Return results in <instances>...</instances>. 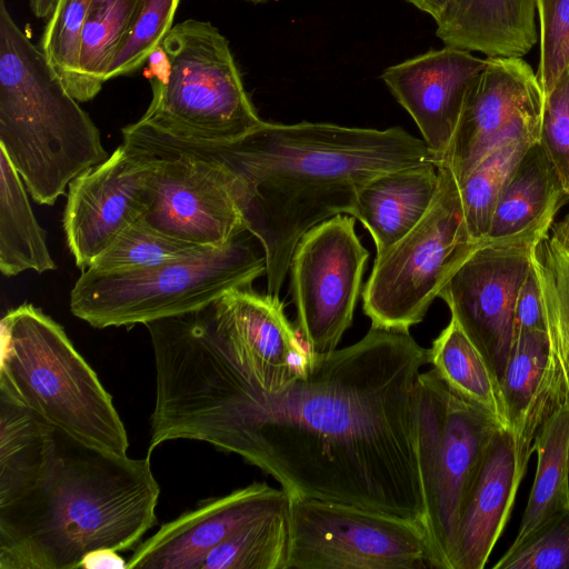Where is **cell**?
<instances>
[{"mask_svg": "<svg viewBox=\"0 0 569 569\" xmlns=\"http://www.w3.org/2000/svg\"><path fill=\"white\" fill-rule=\"evenodd\" d=\"M429 363L409 330L372 326L312 353L267 393L232 360L211 318L179 329L156 360L151 438L204 441L240 456L289 495L361 507L422 527L417 382Z\"/></svg>", "mask_w": 569, "mask_h": 569, "instance_id": "obj_1", "label": "cell"}, {"mask_svg": "<svg viewBox=\"0 0 569 569\" xmlns=\"http://www.w3.org/2000/svg\"><path fill=\"white\" fill-rule=\"evenodd\" d=\"M188 141L226 168L246 229L262 246L267 293L274 297L300 238L337 214L351 216L357 193L368 180L438 162L422 139L401 127L378 130L263 121L232 142Z\"/></svg>", "mask_w": 569, "mask_h": 569, "instance_id": "obj_2", "label": "cell"}, {"mask_svg": "<svg viewBox=\"0 0 569 569\" xmlns=\"http://www.w3.org/2000/svg\"><path fill=\"white\" fill-rule=\"evenodd\" d=\"M150 456L133 459L54 428L40 472L0 505V569H76L83 557L137 546L157 520Z\"/></svg>", "mask_w": 569, "mask_h": 569, "instance_id": "obj_3", "label": "cell"}, {"mask_svg": "<svg viewBox=\"0 0 569 569\" xmlns=\"http://www.w3.org/2000/svg\"><path fill=\"white\" fill-rule=\"evenodd\" d=\"M0 149L31 198L53 204L103 162L100 131L0 0Z\"/></svg>", "mask_w": 569, "mask_h": 569, "instance_id": "obj_4", "label": "cell"}, {"mask_svg": "<svg viewBox=\"0 0 569 569\" xmlns=\"http://www.w3.org/2000/svg\"><path fill=\"white\" fill-rule=\"evenodd\" d=\"M0 393L79 441L127 455L112 397L64 329L30 303L1 320Z\"/></svg>", "mask_w": 569, "mask_h": 569, "instance_id": "obj_5", "label": "cell"}, {"mask_svg": "<svg viewBox=\"0 0 569 569\" xmlns=\"http://www.w3.org/2000/svg\"><path fill=\"white\" fill-rule=\"evenodd\" d=\"M266 258L241 236L220 248L126 271L86 269L70 310L93 328L131 327L199 310L228 291L251 288Z\"/></svg>", "mask_w": 569, "mask_h": 569, "instance_id": "obj_6", "label": "cell"}, {"mask_svg": "<svg viewBox=\"0 0 569 569\" xmlns=\"http://www.w3.org/2000/svg\"><path fill=\"white\" fill-rule=\"evenodd\" d=\"M161 49L166 68L151 79V102L140 121L179 139L209 143L236 141L263 123L227 38L211 22H179Z\"/></svg>", "mask_w": 569, "mask_h": 569, "instance_id": "obj_7", "label": "cell"}, {"mask_svg": "<svg viewBox=\"0 0 569 569\" xmlns=\"http://www.w3.org/2000/svg\"><path fill=\"white\" fill-rule=\"evenodd\" d=\"M417 427L429 562L431 568L451 569L465 502L500 427L456 395L435 369L418 378Z\"/></svg>", "mask_w": 569, "mask_h": 569, "instance_id": "obj_8", "label": "cell"}, {"mask_svg": "<svg viewBox=\"0 0 569 569\" xmlns=\"http://www.w3.org/2000/svg\"><path fill=\"white\" fill-rule=\"evenodd\" d=\"M439 187L425 217L376 256L362 290L372 326L409 330L421 322L458 266L480 243L469 234L458 181L440 161Z\"/></svg>", "mask_w": 569, "mask_h": 569, "instance_id": "obj_9", "label": "cell"}, {"mask_svg": "<svg viewBox=\"0 0 569 569\" xmlns=\"http://www.w3.org/2000/svg\"><path fill=\"white\" fill-rule=\"evenodd\" d=\"M123 143L150 166V201L143 220L176 239L220 248L247 231L226 168L194 143L138 120Z\"/></svg>", "mask_w": 569, "mask_h": 569, "instance_id": "obj_10", "label": "cell"}, {"mask_svg": "<svg viewBox=\"0 0 569 569\" xmlns=\"http://www.w3.org/2000/svg\"><path fill=\"white\" fill-rule=\"evenodd\" d=\"M284 569L430 567L423 528L357 506L289 496Z\"/></svg>", "mask_w": 569, "mask_h": 569, "instance_id": "obj_11", "label": "cell"}, {"mask_svg": "<svg viewBox=\"0 0 569 569\" xmlns=\"http://www.w3.org/2000/svg\"><path fill=\"white\" fill-rule=\"evenodd\" d=\"M356 218L337 214L308 230L290 262L296 328L317 356L335 351L352 323L369 258L356 230Z\"/></svg>", "mask_w": 569, "mask_h": 569, "instance_id": "obj_12", "label": "cell"}, {"mask_svg": "<svg viewBox=\"0 0 569 569\" xmlns=\"http://www.w3.org/2000/svg\"><path fill=\"white\" fill-rule=\"evenodd\" d=\"M540 239L482 241L452 272L438 297L498 381L511 351L519 289Z\"/></svg>", "mask_w": 569, "mask_h": 569, "instance_id": "obj_13", "label": "cell"}, {"mask_svg": "<svg viewBox=\"0 0 569 569\" xmlns=\"http://www.w3.org/2000/svg\"><path fill=\"white\" fill-rule=\"evenodd\" d=\"M150 201V166L133 148L120 144L103 162L74 178L63 218L76 266L88 269L133 222Z\"/></svg>", "mask_w": 569, "mask_h": 569, "instance_id": "obj_14", "label": "cell"}, {"mask_svg": "<svg viewBox=\"0 0 569 569\" xmlns=\"http://www.w3.org/2000/svg\"><path fill=\"white\" fill-rule=\"evenodd\" d=\"M213 308L232 360L262 391L276 392L305 375L312 353L288 320L279 297L234 289L217 299Z\"/></svg>", "mask_w": 569, "mask_h": 569, "instance_id": "obj_15", "label": "cell"}, {"mask_svg": "<svg viewBox=\"0 0 569 569\" xmlns=\"http://www.w3.org/2000/svg\"><path fill=\"white\" fill-rule=\"evenodd\" d=\"M541 106L537 74L522 58L487 57L440 161L462 180L500 139L539 121Z\"/></svg>", "mask_w": 569, "mask_h": 569, "instance_id": "obj_16", "label": "cell"}, {"mask_svg": "<svg viewBox=\"0 0 569 569\" xmlns=\"http://www.w3.org/2000/svg\"><path fill=\"white\" fill-rule=\"evenodd\" d=\"M288 507L289 495L266 482L203 500L138 543L127 569H200L206 556L243 526Z\"/></svg>", "mask_w": 569, "mask_h": 569, "instance_id": "obj_17", "label": "cell"}, {"mask_svg": "<svg viewBox=\"0 0 569 569\" xmlns=\"http://www.w3.org/2000/svg\"><path fill=\"white\" fill-rule=\"evenodd\" d=\"M485 64L486 59L470 51L446 46L390 66L381 74L438 161L449 148L466 99Z\"/></svg>", "mask_w": 569, "mask_h": 569, "instance_id": "obj_18", "label": "cell"}, {"mask_svg": "<svg viewBox=\"0 0 569 569\" xmlns=\"http://www.w3.org/2000/svg\"><path fill=\"white\" fill-rule=\"evenodd\" d=\"M523 477L511 430L497 428L460 516L451 569L485 568L509 520Z\"/></svg>", "mask_w": 569, "mask_h": 569, "instance_id": "obj_19", "label": "cell"}, {"mask_svg": "<svg viewBox=\"0 0 569 569\" xmlns=\"http://www.w3.org/2000/svg\"><path fill=\"white\" fill-rule=\"evenodd\" d=\"M535 17L536 0H449L436 34L449 47L522 58L538 41Z\"/></svg>", "mask_w": 569, "mask_h": 569, "instance_id": "obj_20", "label": "cell"}, {"mask_svg": "<svg viewBox=\"0 0 569 569\" xmlns=\"http://www.w3.org/2000/svg\"><path fill=\"white\" fill-rule=\"evenodd\" d=\"M438 187V162L428 161L377 174L359 189L351 216L370 232L376 256L425 217Z\"/></svg>", "mask_w": 569, "mask_h": 569, "instance_id": "obj_21", "label": "cell"}, {"mask_svg": "<svg viewBox=\"0 0 569 569\" xmlns=\"http://www.w3.org/2000/svg\"><path fill=\"white\" fill-rule=\"evenodd\" d=\"M568 198L542 148L532 143L497 200L485 241L545 238Z\"/></svg>", "mask_w": 569, "mask_h": 569, "instance_id": "obj_22", "label": "cell"}, {"mask_svg": "<svg viewBox=\"0 0 569 569\" xmlns=\"http://www.w3.org/2000/svg\"><path fill=\"white\" fill-rule=\"evenodd\" d=\"M549 358L547 331H525L513 338L499 387L525 476L537 429L546 416L542 389Z\"/></svg>", "mask_w": 569, "mask_h": 569, "instance_id": "obj_23", "label": "cell"}, {"mask_svg": "<svg viewBox=\"0 0 569 569\" xmlns=\"http://www.w3.org/2000/svg\"><path fill=\"white\" fill-rule=\"evenodd\" d=\"M532 261L540 281L549 339L542 389L547 415L558 405H569V254L548 234L537 242Z\"/></svg>", "mask_w": 569, "mask_h": 569, "instance_id": "obj_24", "label": "cell"}, {"mask_svg": "<svg viewBox=\"0 0 569 569\" xmlns=\"http://www.w3.org/2000/svg\"><path fill=\"white\" fill-rule=\"evenodd\" d=\"M537 469L513 542H519L548 518L569 507V405L552 408L535 435Z\"/></svg>", "mask_w": 569, "mask_h": 569, "instance_id": "obj_25", "label": "cell"}, {"mask_svg": "<svg viewBox=\"0 0 569 569\" xmlns=\"http://www.w3.org/2000/svg\"><path fill=\"white\" fill-rule=\"evenodd\" d=\"M24 187L0 149V271L4 277L27 270L43 273L57 268Z\"/></svg>", "mask_w": 569, "mask_h": 569, "instance_id": "obj_26", "label": "cell"}, {"mask_svg": "<svg viewBox=\"0 0 569 569\" xmlns=\"http://www.w3.org/2000/svg\"><path fill=\"white\" fill-rule=\"evenodd\" d=\"M428 350L432 369L456 395L509 429L499 383L453 318Z\"/></svg>", "mask_w": 569, "mask_h": 569, "instance_id": "obj_27", "label": "cell"}, {"mask_svg": "<svg viewBox=\"0 0 569 569\" xmlns=\"http://www.w3.org/2000/svg\"><path fill=\"white\" fill-rule=\"evenodd\" d=\"M539 128L540 120L505 136L458 181L465 221L473 241H485L497 200L528 148L538 142Z\"/></svg>", "mask_w": 569, "mask_h": 569, "instance_id": "obj_28", "label": "cell"}, {"mask_svg": "<svg viewBox=\"0 0 569 569\" xmlns=\"http://www.w3.org/2000/svg\"><path fill=\"white\" fill-rule=\"evenodd\" d=\"M53 443V427L0 393V505L31 483Z\"/></svg>", "mask_w": 569, "mask_h": 569, "instance_id": "obj_29", "label": "cell"}, {"mask_svg": "<svg viewBox=\"0 0 569 569\" xmlns=\"http://www.w3.org/2000/svg\"><path fill=\"white\" fill-rule=\"evenodd\" d=\"M146 0H96L80 39L77 100H92L107 81L109 66Z\"/></svg>", "mask_w": 569, "mask_h": 569, "instance_id": "obj_30", "label": "cell"}, {"mask_svg": "<svg viewBox=\"0 0 569 569\" xmlns=\"http://www.w3.org/2000/svg\"><path fill=\"white\" fill-rule=\"evenodd\" d=\"M288 510L253 520L213 548L200 569H284Z\"/></svg>", "mask_w": 569, "mask_h": 569, "instance_id": "obj_31", "label": "cell"}, {"mask_svg": "<svg viewBox=\"0 0 569 569\" xmlns=\"http://www.w3.org/2000/svg\"><path fill=\"white\" fill-rule=\"evenodd\" d=\"M208 249L212 248L162 233L141 218L128 227L89 268L107 272L142 269Z\"/></svg>", "mask_w": 569, "mask_h": 569, "instance_id": "obj_32", "label": "cell"}, {"mask_svg": "<svg viewBox=\"0 0 569 569\" xmlns=\"http://www.w3.org/2000/svg\"><path fill=\"white\" fill-rule=\"evenodd\" d=\"M94 1L57 0L40 39L39 48L76 99L81 32Z\"/></svg>", "mask_w": 569, "mask_h": 569, "instance_id": "obj_33", "label": "cell"}, {"mask_svg": "<svg viewBox=\"0 0 569 569\" xmlns=\"http://www.w3.org/2000/svg\"><path fill=\"white\" fill-rule=\"evenodd\" d=\"M180 0H146L133 26L117 50L107 81L139 70L161 47L171 30Z\"/></svg>", "mask_w": 569, "mask_h": 569, "instance_id": "obj_34", "label": "cell"}, {"mask_svg": "<svg viewBox=\"0 0 569 569\" xmlns=\"http://www.w3.org/2000/svg\"><path fill=\"white\" fill-rule=\"evenodd\" d=\"M495 569H569V507L519 542H512Z\"/></svg>", "mask_w": 569, "mask_h": 569, "instance_id": "obj_35", "label": "cell"}, {"mask_svg": "<svg viewBox=\"0 0 569 569\" xmlns=\"http://www.w3.org/2000/svg\"><path fill=\"white\" fill-rule=\"evenodd\" d=\"M538 143L569 196V62L542 93Z\"/></svg>", "mask_w": 569, "mask_h": 569, "instance_id": "obj_36", "label": "cell"}, {"mask_svg": "<svg viewBox=\"0 0 569 569\" xmlns=\"http://www.w3.org/2000/svg\"><path fill=\"white\" fill-rule=\"evenodd\" d=\"M539 19L537 78L547 92L569 62V0H536Z\"/></svg>", "mask_w": 569, "mask_h": 569, "instance_id": "obj_37", "label": "cell"}, {"mask_svg": "<svg viewBox=\"0 0 569 569\" xmlns=\"http://www.w3.org/2000/svg\"><path fill=\"white\" fill-rule=\"evenodd\" d=\"M513 330L515 336L525 331H547L542 292L533 261L516 299Z\"/></svg>", "mask_w": 569, "mask_h": 569, "instance_id": "obj_38", "label": "cell"}, {"mask_svg": "<svg viewBox=\"0 0 569 569\" xmlns=\"http://www.w3.org/2000/svg\"><path fill=\"white\" fill-rule=\"evenodd\" d=\"M126 561L113 549L102 548L87 553L79 568L81 569H127Z\"/></svg>", "mask_w": 569, "mask_h": 569, "instance_id": "obj_39", "label": "cell"}, {"mask_svg": "<svg viewBox=\"0 0 569 569\" xmlns=\"http://www.w3.org/2000/svg\"><path fill=\"white\" fill-rule=\"evenodd\" d=\"M551 240L567 254H569V211L561 221L552 224Z\"/></svg>", "mask_w": 569, "mask_h": 569, "instance_id": "obj_40", "label": "cell"}, {"mask_svg": "<svg viewBox=\"0 0 569 569\" xmlns=\"http://www.w3.org/2000/svg\"><path fill=\"white\" fill-rule=\"evenodd\" d=\"M430 14L437 22L445 13L449 0H405Z\"/></svg>", "mask_w": 569, "mask_h": 569, "instance_id": "obj_41", "label": "cell"}, {"mask_svg": "<svg viewBox=\"0 0 569 569\" xmlns=\"http://www.w3.org/2000/svg\"><path fill=\"white\" fill-rule=\"evenodd\" d=\"M56 3L57 0H30V8L37 18H49Z\"/></svg>", "mask_w": 569, "mask_h": 569, "instance_id": "obj_42", "label": "cell"}, {"mask_svg": "<svg viewBox=\"0 0 569 569\" xmlns=\"http://www.w3.org/2000/svg\"><path fill=\"white\" fill-rule=\"evenodd\" d=\"M248 1H252V2H264V1H268V0H248Z\"/></svg>", "mask_w": 569, "mask_h": 569, "instance_id": "obj_43", "label": "cell"}]
</instances>
